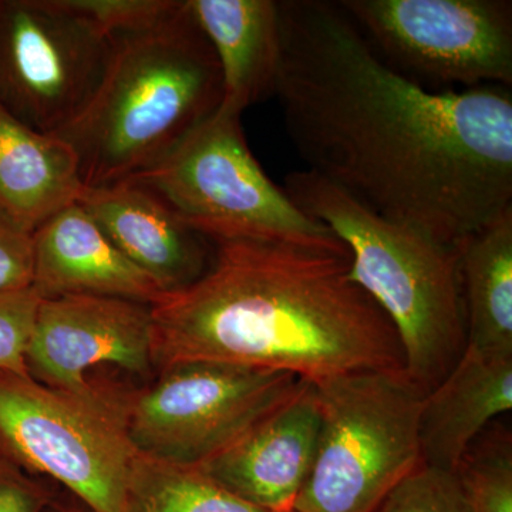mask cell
<instances>
[{
	"mask_svg": "<svg viewBox=\"0 0 512 512\" xmlns=\"http://www.w3.org/2000/svg\"><path fill=\"white\" fill-rule=\"evenodd\" d=\"M151 306L100 296L42 299L26 350L36 382L96 399L110 392L92 383L93 367L113 366L137 376L153 372Z\"/></svg>",
	"mask_w": 512,
	"mask_h": 512,
	"instance_id": "11",
	"label": "cell"
},
{
	"mask_svg": "<svg viewBox=\"0 0 512 512\" xmlns=\"http://www.w3.org/2000/svg\"><path fill=\"white\" fill-rule=\"evenodd\" d=\"M210 266L151 306L153 362L222 363L308 382L404 369L392 322L350 278L349 254L288 242H212Z\"/></svg>",
	"mask_w": 512,
	"mask_h": 512,
	"instance_id": "2",
	"label": "cell"
},
{
	"mask_svg": "<svg viewBox=\"0 0 512 512\" xmlns=\"http://www.w3.org/2000/svg\"><path fill=\"white\" fill-rule=\"evenodd\" d=\"M32 278V234L0 210V293L30 288Z\"/></svg>",
	"mask_w": 512,
	"mask_h": 512,
	"instance_id": "24",
	"label": "cell"
},
{
	"mask_svg": "<svg viewBox=\"0 0 512 512\" xmlns=\"http://www.w3.org/2000/svg\"><path fill=\"white\" fill-rule=\"evenodd\" d=\"M453 473L471 512H512L511 430L491 424Z\"/></svg>",
	"mask_w": 512,
	"mask_h": 512,
	"instance_id": "20",
	"label": "cell"
},
{
	"mask_svg": "<svg viewBox=\"0 0 512 512\" xmlns=\"http://www.w3.org/2000/svg\"><path fill=\"white\" fill-rule=\"evenodd\" d=\"M467 348L512 353V205L458 244Z\"/></svg>",
	"mask_w": 512,
	"mask_h": 512,
	"instance_id": "18",
	"label": "cell"
},
{
	"mask_svg": "<svg viewBox=\"0 0 512 512\" xmlns=\"http://www.w3.org/2000/svg\"><path fill=\"white\" fill-rule=\"evenodd\" d=\"M377 512H471L456 474L420 466L383 501Z\"/></svg>",
	"mask_w": 512,
	"mask_h": 512,
	"instance_id": "21",
	"label": "cell"
},
{
	"mask_svg": "<svg viewBox=\"0 0 512 512\" xmlns=\"http://www.w3.org/2000/svg\"><path fill=\"white\" fill-rule=\"evenodd\" d=\"M83 188L72 147L37 133L0 104V210L33 234L77 202Z\"/></svg>",
	"mask_w": 512,
	"mask_h": 512,
	"instance_id": "17",
	"label": "cell"
},
{
	"mask_svg": "<svg viewBox=\"0 0 512 512\" xmlns=\"http://www.w3.org/2000/svg\"><path fill=\"white\" fill-rule=\"evenodd\" d=\"M52 510V498L42 483L0 457V512Z\"/></svg>",
	"mask_w": 512,
	"mask_h": 512,
	"instance_id": "25",
	"label": "cell"
},
{
	"mask_svg": "<svg viewBox=\"0 0 512 512\" xmlns=\"http://www.w3.org/2000/svg\"><path fill=\"white\" fill-rule=\"evenodd\" d=\"M121 512H274L241 500L200 468L136 453Z\"/></svg>",
	"mask_w": 512,
	"mask_h": 512,
	"instance_id": "19",
	"label": "cell"
},
{
	"mask_svg": "<svg viewBox=\"0 0 512 512\" xmlns=\"http://www.w3.org/2000/svg\"><path fill=\"white\" fill-rule=\"evenodd\" d=\"M282 188L348 248L350 278L392 322L407 375L431 392L467 348L458 247L380 217L312 171Z\"/></svg>",
	"mask_w": 512,
	"mask_h": 512,
	"instance_id": "4",
	"label": "cell"
},
{
	"mask_svg": "<svg viewBox=\"0 0 512 512\" xmlns=\"http://www.w3.org/2000/svg\"><path fill=\"white\" fill-rule=\"evenodd\" d=\"M111 46L73 0H0V104L57 136L92 100Z\"/></svg>",
	"mask_w": 512,
	"mask_h": 512,
	"instance_id": "10",
	"label": "cell"
},
{
	"mask_svg": "<svg viewBox=\"0 0 512 512\" xmlns=\"http://www.w3.org/2000/svg\"><path fill=\"white\" fill-rule=\"evenodd\" d=\"M40 298L35 289L0 293V370L28 375V350Z\"/></svg>",
	"mask_w": 512,
	"mask_h": 512,
	"instance_id": "22",
	"label": "cell"
},
{
	"mask_svg": "<svg viewBox=\"0 0 512 512\" xmlns=\"http://www.w3.org/2000/svg\"><path fill=\"white\" fill-rule=\"evenodd\" d=\"M32 288L42 299L100 296L154 306L165 293L120 251L79 202L32 234Z\"/></svg>",
	"mask_w": 512,
	"mask_h": 512,
	"instance_id": "14",
	"label": "cell"
},
{
	"mask_svg": "<svg viewBox=\"0 0 512 512\" xmlns=\"http://www.w3.org/2000/svg\"><path fill=\"white\" fill-rule=\"evenodd\" d=\"M318 444L293 512H377L421 464L426 392L404 369L315 382Z\"/></svg>",
	"mask_w": 512,
	"mask_h": 512,
	"instance_id": "5",
	"label": "cell"
},
{
	"mask_svg": "<svg viewBox=\"0 0 512 512\" xmlns=\"http://www.w3.org/2000/svg\"><path fill=\"white\" fill-rule=\"evenodd\" d=\"M52 512H90L87 510V508H84L83 505H80V507H60V508H53Z\"/></svg>",
	"mask_w": 512,
	"mask_h": 512,
	"instance_id": "26",
	"label": "cell"
},
{
	"mask_svg": "<svg viewBox=\"0 0 512 512\" xmlns=\"http://www.w3.org/2000/svg\"><path fill=\"white\" fill-rule=\"evenodd\" d=\"M377 55L426 89L512 86L510 0H339Z\"/></svg>",
	"mask_w": 512,
	"mask_h": 512,
	"instance_id": "9",
	"label": "cell"
},
{
	"mask_svg": "<svg viewBox=\"0 0 512 512\" xmlns=\"http://www.w3.org/2000/svg\"><path fill=\"white\" fill-rule=\"evenodd\" d=\"M77 202L165 295L188 288L210 266L214 244L146 185L126 180L84 187Z\"/></svg>",
	"mask_w": 512,
	"mask_h": 512,
	"instance_id": "13",
	"label": "cell"
},
{
	"mask_svg": "<svg viewBox=\"0 0 512 512\" xmlns=\"http://www.w3.org/2000/svg\"><path fill=\"white\" fill-rule=\"evenodd\" d=\"M188 6L220 64L221 109L242 114L274 97L281 60L279 2L188 0Z\"/></svg>",
	"mask_w": 512,
	"mask_h": 512,
	"instance_id": "16",
	"label": "cell"
},
{
	"mask_svg": "<svg viewBox=\"0 0 512 512\" xmlns=\"http://www.w3.org/2000/svg\"><path fill=\"white\" fill-rule=\"evenodd\" d=\"M83 113L57 134L79 163L83 187L146 173L221 107L222 76L188 0L156 25L117 33Z\"/></svg>",
	"mask_w": 512,
	"mask_h": 512,
	"instance_id": "3",
	"label": "cell"
},
{
	"mask_svg": "<svg viewBox=\"0 0 512 512\" xmlns=\"http://www.w3.org/2000/svg\"><path fill=\"white\" fill-rule=\"evenodd\" d=\"M319 427L315 384L303 380L291 399L198 468L249 504L293 512L312 468Z\"/></svg>",
	"mask_w": 512,
	"mask_h": 512,
	"instance_id": "12",
	"label": "cell"
},
{
	"mask_svg": "<svg viewBox=\"0 0 512 512\" xmlns=\"http://www.w3.org/2000/svg\"><path fill=\"white\" fill-rule=\"evenodd\" d=\"M279 16L274 97L306 170L453 247L512 205L511 87L426 89L338 2L279 0Z\"/></svg>",
	"mask_w": 512,
	"mask_h": 512,
	"instance_id": "1",
	"label": "cell"
},
{
	"mask_svg": "<svg viewBox=\"0 0 512 512\" xmlns=\"http://www.w3.org/2000/svg\"><path fill=\"white\" fill-rule=\"evenodd\" d=\"M126 396L86 399L0 370V457L62 484L90 512H121L137 453Z\"/></svg>",
	"mask_w": 512,
	"mask_h": 512,
	"instance_id": "7",
	"label": "cell"
},
{
	"mask_svg": "<svg viewBox=\"0 0 512 512\" xmlns=\"http://www.w3.org/2000/svg\"><path fill=\"white\" fill-rule=\"evenodd\" d=\"M512 409V353L466 348L457 365L424 397L421 464L456 471L468 448Z\"/></svg>",
	"mask_w": 512,
	"mask_h": 512,
	"instance_id": "15",
	"label": "cell"
},
{
	"mask_svg": "<svg viewBox=\"0 0 512 512\" xmlns=\"http://www.w3.org/2000/svg\"><path fill=\"white\" fill-rule=\"evenodd\" d=\"M74 5L110 36L156 25L181 5V0H73Z\"/></svg>",
	"mask_w": 512,
	"mask_h": 512,
	"instance_id": "23",
	"label": "cell"
},
{
	"mask_svg": "<svg viewBox=\"0 0 512 512\" xmlns=\"http://www.w3.org/2000/svg\"><path fill=\"white\" fill-rule=\"evenodd\" d=\"M241 117L220 107L160 163L130 180L156 192L211 242H288L349 254L268 177L248 146Z\"/></svg>",
	"mask_w": 512,
	"mask_h": 512,
	"instance_id": "6",
	"label": "cell"
},
{
	"mask_svg": "<svg viewBox=\"0 0 512 512\" xmlns=\"http://www.w3.org/2000/svg\"><path fill=\"white\" fill-rule=\"evenodd\" d=\"M302 382L291 373L222 363L164 367L127 393V436L137 453L198 467L291 399Z\"/></svg>",
	"mask_w": 512,
	"mask_h": 512,
	"instance_id": "8",
	"label": "cell"
}]
</instances>
